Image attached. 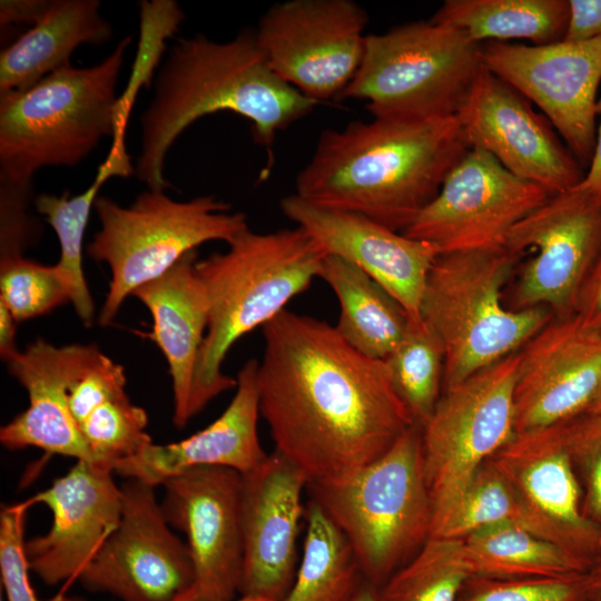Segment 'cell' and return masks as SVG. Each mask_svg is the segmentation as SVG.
I'll return each instance as SVG.
<instances>
[{
    "label": "cell",
    "mask_w": 601,
    "mask_h": 601,
    "mask_svg": "<svg viewBox=\"0 0 601 601\" xmlns=\"http://www.w3.org/2000/svg\"><path fill=\"white\" fill-rule=\"evenodd\" d=\"M263 335L260 415L308 484L349 480L415 425L384 361L356 351L335 326L285 309Z\"/></svg>",
    "instance_id": "1"
},
{
    "label": "cell",
    "mask_w": 601,
    "mask_h": 601,
    "mask_svg": "<svg viewBox=\"0 0 601 601\" xmlns=\"http://www.w3.org/2000/svg\"><path fill=\"white\" fill-rule=\"evenodd\" d=\"M469 149L455 116L352 121L321 134L295 194L403 233Z\"/></svg>",
    "instance_id": "2"
},
{
    "label": "cell",
    "mask_w": 601,
    "mask_h": 601,
    "mask_svg": "<svg viewBox=\"0 0 601 601\" xmlns=\"http://www.w3.org/2000/svg\"><path fill=\"white\" fill-rule=\"evenodd\" d=\"M317 104L270 69L255 31H240L227 42L200 33L179 38L157 73L154 97L140 117L141 150L135 174L149 189L171 188L164 174L169 148L188 126L218 111L247 118L254 140L268 151L272 162L277 132Z\"/></svg>",
    "instance_id": "3"
},
{
    "label": "cell",
    "mask_w": 601,
    "mask_h": 601,
    "mask_svg": "<svg viewBox=\"0 0 601 601\" xmlns=\"http://www.w3.org/2000/svg\"><path fill=\"white\" fill-rule=\"evenodd\" d=\"M224 253L197 260L208 298V325L195 371L191 418L237 380L223 373L230 347L265 326L319 277L326 253L300 227L237 235Z\"/></svg>",
    "instance_id": "4"
},
{
    "label": "cell",
    "mask_w": 601,
    "mask_h": 601,
    "mask_svg": "<svg viewBox=\"0 0 601 601\" xmlns=\"http://www.w3.org/2000/svg\"><path fill=\"white\" fill-rule=\"evenodd\" d=\"M131 40L95 66L70 63L28 89L0 93V181L32 187L39 169L77 166L114 136L116 86Z\"/></svg>",
    "instance_id": "5"
},
{
    "label": "cell",
    "mask_w": 601,
    "mask_h": 601,
    "mask_svg": "<svg viewBox=\"0 0 601 601\" xmlns=\"http://www.w3.org/2000/svg\"><path fill=\"white\" fill-rule=\"evenodd\" d=\"M519 259L502 246L441 253L434 260L420 313L444 349L443 391L519 352L553 317L545 307L503 304Z\"/></svg>",
    "instance_id": "6"
},
{
    "label": "cell",
    "mask_w": 601,
    "mask_h": 601,
    "mask_svg": "<svg viewBox=\"0 0 601 601\" xmlns=\"http://www.w3.org/2000/svg\"><path fill=\"white\" fill-rule=\"evenodd\" d=\"M307 489L347 539L363 578L378 588L431 538L422 428L416 425L349 480Z\"/></svg>",
    "instance_id": "7"
},
{
    "label": "cell",
    "mask_w": 601,
    "mask_h": 601,
    "mask_svg": "<svg viewBox=\"0 0 601 601\" xmlns=\"http://www.w3.org/2000/svg\"><path fill=\"white\" fill-rule=\"evenodd\" d=\"M93 208L100 229L87 253L111 272L100 326L110 325L129 295L166 274L186 254L210 240L228 244L248 228L246 215L230 213V205L215 195L177 201L165 190L149 189L129 207L98 196Z\"/></svg>",
    "instance_id": "8"
},
{
    "label": "cell",
    "mask_w": 601,
    "mask_h": 601,
    "mask_svg": "<svg viewBox=\"0 0 601 601\" xmlns=\"http://www.w3.org/2000/svg\"><path fill=\"white\" fill-rule=\"evenodd\" d=\"M483 63L480 45L432 20L365 37L361 65L338 99L366 101L374 118L455 116Z\"/></svg>",
    "instance_id": "9"
},
{
    "label": "cell",
    "mask_w": 601,
    "mask_h": 601,
    "mask_svg": "<svg viewBox=\"0 0 601 601\" xmlns=\"http://www.w3.org/2000/svg\"><path fill=\"white\" fill-rule=\"evenodd\" d=\"M519 352L443 391L422 427V450L432 508L431 538L452 516L466 486L514 435Z\"/></svg>",
    "instance_id": "10"
},
{
    "label": "cell",
    "mask_w": 601,
    "mask_h": 601,
    "mask_svg": "<svg viewBox=\"0 0 601 601\" xmlns=\"http://www.w3.org/2000/svg\"><path fill=\"white\" fill-rule=\"evenodd\" d=\"M504 246L519 258L533 252L520 269L511 308L572 316L601 248V199L578 185L554 194L509 231Z\"/></svg>",
    "instance_id": "11"
},
{
    "label": "cell",
    "mask_w": 601,
    "mask_h": 601,
    "mask_svg": "<svg viewBox=\"0 0 601 601\" xmlns=\"http://www.w3.org/2000/svg\"><path fill=\"white\" fill-rule=\"evenodd\" d=\"M367 21L352 0H288L263 14L255 36L270 69L319 102L339 97L355 76Z\"/></svg>",
    "instance_id": "12"
},
{
    "label": "cell",
    "mask_w": 601,
    "mask_h": 601,
    "mask_svg": "<svg viewBox=\"0 0 601 601\" xmlns=\"http://www.w3.org/2000/svg\"><path fill=\"white\" fill-rule=\"evenodd\" d=\"M551 196L486 151L470 148L402 234L428 242L441 253L502 247L509 231Z\"/></svg>",
    "instance_id": "13"
},
{
    "label": "cell",
    "mask_w": 601,
    "mask_h": 601,
    "mask_svg": "<svg viewBox=\"0 0 601 601\" xmlns=\"http://www.w3.org/2000/svg\"><path fill=\"white\" fill-rule=\"evenodd\" d=\"M483 66L533 102L583 168L595 145L601 36L543 46L485 42Z\"/></svg>",
    "instance_id": "14"
},
{
    "label": "cell",
    "mask_w": 601,
    "mask_h": 601,
    "mask_svg": "<svg viewBox=\"0 0 601 601\" xmlns=\"http://www.w3.org/2000/svg\"><path fill=\"white\" fill-rule=\"evenodd\" d=\"M121 492L117 528L77 579L122 601H175L195 581L188 546L171 532L155 486L129 479Z\"/></svg>",
    "instance_id": "15"
},
{
    "label": "cell",
    "mask_w": 601,
    "mask_h": 601,
    "mask_svg": "<svg viewBox=\"0 0 601 601\" xmlns=\"http://www.w3.org/2000/svg\"><path fill=\"white\" fill-rule=\"evenodd\" d=\"M455 117L470 148L486 151L514 176L552 195L585 175L545 116L484 66Z\"/></svg>",
    "instance_id": "16"
},
{
    "label": "cell",
    "mask_w": 601,
    "mask_h": 601,
    "mask_svg": "<svg viewBox=\"0 0 601 601\" xmlns=\"http://www.w3.org/2000/svg\"><path fill=\"white\" fill-rule=\"evenodd\" d=\"M160 503L167 523L184 532L194 565L193 601H234L243 562V475L204 466L167 480Z\"/></svg>",
    "instance_id": "17"
},
{
    "label": "cell",
    "mask_w": 601,
    "mask_h": 601,
    "mask_svg": "<svg viewBox=\"0 0 601 601\" xmlns=\"http://www.w3.org/2000/svg\"><path fill=\"white\" fill-rule=\"evenodd\" d=\"M601 391V333L575 316H553L520 351L515 434L587 413Z\"/></svg>",
    "instance_id": "18"
},
{
    "label": "cell",
    "mask_w": 601,
    "mask_h": 601,
    "mask_svg": "<svg viewBox=\"0 0 601 601\" xmlns=\"http://www.w3.org/2000/svg\"><path fill=\"white\" fill-rule=\"evenodd\" d=\"M305 474L278 451L243 475L242 597L282 601L298 566Z\"/></svg>",
    "instance_id": "19"
},
{
    "label": "cell",
    "mask_w": 601,
    "mask_h": 601,
    "mask_svg": "<svg viewBox=\"0 0 601 601\" xmlns=\"http://www.w3.org/2000/svg\"><path fill=\"white\" fill-rule=\"evenodd\" d=\"M283 214L326 253L363 270L386 289L408 318L420 307L430 269L441 254L424 240L400 234L362 214L313 205L296 194L280 200Z\"/></svg>",
    "instance_id": "20"
},
{
    "label": "cell",
    "mask_w": 601,
    "mask_h": 601,
    "mask_svg": "<svg viewBox=\"0 0 601 601\" xmlns=\"http://www.w3.org/2000/svg\"><path fill=\"white\" fill-rule=\"evenodd\" d=\"M114 470L99 462L77 461L51 486L27 503L47 505L53 515L50 530L26 542L31 571L47 584L77 579L117 528L122 492Z\"/></svg>",
    "instance_id": "21"
},
{
    "label": "cell",
    "mask_w": 601,
    "mask_h": 601,
    "mask_svg": "<svg viewBox=\"0 0 601 601\" xmlns=\"http://www.w3.org/2000/svg\"><path fill=\"white\" fill-rule=\"evenodd\" d=\"M528 505L588 568L601 531L583 512V494L566 449L564 422L515 434L489 460Z\"/></svg>",
    "instance_id": "22"
},
{
    "label": "cell",
    "mask_w": 601,
    "mask_h": 601,
    "mask_svg": "<svg viewBox=\"0 0 601 601\" xmlns=\"http://www.w3.org/2000/svg\"><path fill=\"white\" fill-rule=\"evenodd\" d=\"M258 363L252 358L243 365L233 400L213 423L179 442L150 443L116 463L114 472L156 487L196 467H227L242 475L256 469L267 456L257 431Z\"/></svg>",
    "instance_id": "23"
},
{
    "label": "cell",
    "mask_w": 601,
    "mask_h": 601,
    "mask_svg": "<svg viewBox=\"0 0 601 601\" xmlns=\"http://www.w3.org/2000/svg\"><path fill=\"white\" fill-rule=\"evenodd\" d=\"M87 348L88 344L56 346L39 337L6 362L27 391L29 405L1 427L4 447L35 446L93 462L68 406V388Z\"/></svg>",
    "instance_id": "24"
},
{
    "label": "cell",
    "mask_w": 601,
    "mask_h": 601,
    "mask_svg": "<svg viewBox=\"0 0 601 601\" xmlns=\"http://www.w3.org/2000/svg\"><path fill=\"white\" fill-rule=\"evenodd\" d=\"M196 263L197 252L193 250L132 293L152 318L151 331L138 334L158 345L169 366L177 427L191 418L195 371L208 325V298Z\"/></svg>",
    "instance_id": "25"
},
{
    "label": "cell",
    "mask_w": 601,
    "mask_h": 601,
    "mask_svg": "<svg viewBox=\"0 0 601 601\" xmlns=\"http://www.w3.org/2000/svg\"><path fill=\"white\" fill-rule=\"evenodd\" d=\"M98 0H52L45 17L0 53V93L24 90L70 65L81 45H102L112 26Z\"/></svg>",
    "instance_id": "26"
},
{
    "label": "cell",
    "mask_w": 601,
    "mask_h": 601,
    "mask_svg": "<svg viewBox=\"0 0 601 601\" xmlns=\"http://www.w3.org/2000/svg\"><path fill=\"white\" fill-rule=\"evenodd\" d=\"M319 277L339 303L337 333L359 353L384 361L408 324L401 304L363 270L336 256L326 255Z\"/></svg>",
    "instance_id": "27"
},
{
    "label": "cell",
    "mask_w": 601,
    "mask_h": 601,
    "mask_svg": "<svg viewBox=\"0 0 601 601\" xmlns=\"http://www.w3.org/2000/svg\"><path fill=\"white\" fill-rule=\"evenodd\" d=\"M431 20L479 45L525 39L543 46L563 40L569 0H446Z\"/></svg>",
    "instance_id": "28"
},
{
    "label": "cell",
    "mask_w": 601,
    "mask_h": 601,
    "mask_svg": "<svg viewBox=\"0 0 601 601\" xmlns=\"http://www.w3.org/2000/svg\"><path fill=\"white\" fill-rule=\"evenodd\" d=\"M460 540L471 577L553 578L584 574L588 570L563 546L514 525L487 526Z\"/></svg>",
    "instance_id": "29"
},
{
    "label": "cell",
    "mask_w": 601,
    "mask_h": 601,
    "mask_svg": "<svg viewBox=\"0 0 601 601\" xmlns=\"http://www.w3.org/2000/svg\"><path fill=\"white\" fill-rule=\"evenodd\" d=\"M305 524L296 575L282 601H347L364 579L351 544L312 499Z\"/></svg>",
    "instance_id": "30"
},
{
    "label": "cell",
    "mask_w": 601,
    "mask_h": 601,
    "mask_svg": "<svg viewBox=\"0 0 601 601\" xmlns=\"http://www.w3.org/2000/svg\"><path fill=\"white\" fill-rule=\"evenodd\" d=\"M500 524L525 529L564 548L555 530L528 505L490 461L483 464L466 486L452 516L436 538L463 539L477 530Z\"/></svg>",
    "instance_id": "31"
},
{
    "label": "cell",
    "mask_w": 601,
    "mask_h": 601,
    "mask_svg": "<svg viewBox=\"0 0 601 601\" xmlns=\"http://www.w3.org/2000/svg\"><path fill=\"white\" fill-rule=\"evenodd\" d=\"M392 385L414 424L423 427L442 394L444 349L432 328L420 318H408L403 338L384 359Z\"/></svg>",
    "instance_id": "32"
},
{
    "label": "cell",
    "mask_w": 601,
    "mask_h": 601,
    "mask_svg": "<svg viewBox=\"0 0 601 601\" xmlns=\"http://www.w3.org/2000/svg\"><path fill=\"white\" fill-rule=\"evenodd\" d=\"M110 177H114L111 171L101 164L83 193L75 197L69 191L60 196L40 194L35 198L37 211L46 217L58 237L60 258L56 266L69 286L70 303L85 326L92 324L95 304L82 268L83 237L98 191Z\"/></svg>",
    "instance_id": "33"
},
{
    "label": "cell",
    "mask_w": 601,
    "mask_h": 601,
    "mask_svg": "<svg viewBox=\"0 0 601 601\" xmlns=\"http://www.w3.org/2000/svg\"><path fill=\"white\" fill-rule=\"evenodd\" d=\"M471 578L460 539L430 538L378 588L381 601H457Z\"/></svg>",
    "instance_id": "34"
},
{
    "label": "cell",
    "mask_w": 601,
    "mask_h": 601,
    "mask_svg": "<svg viewBox=\"0 0 601 601\" xmlns=\"http://www.w3.org/2000/svg\"><path fill=\"white\" fill-rule=\"evenodd\" d=\"M148 415L126 392L95 406L78 424L93 462L112 467L152 443L146 432Z\"/></svg>",
    "instance_id": "35"
},
{
    "label": "cell",
    "mask_w": 601,
    "mask_h": 601,
    "mask_svg": "<svg viewBox=\"0 0 601 601\" xmlns=\"http://www.w3.org/2000/svg\"><path fill=\"white\" fill-rule=\"evenodd\" d=\"M70 300L69 286L56 265L23 255L0 258V302L17 322L48 314Z\"/></svg>",
    "instance_id": "36"
},
{
    "label": "cell",
    "mask_w": 601,
    "mask_h": 601,
    "mask_svg": "<svg viewBox=\"0 0 601 601\" xmlns=\"http://www.w3.org/2000/svg\"><path fill=\"white\" fill-rule=\"evenodd\" d=\"M584 574L522 579L471 577L457 601H588Z\"/></svg>",
    "instance_id": "37"
},
{
    "label": "cell",
    "mask_w": 601,
    "mask_h": 601,
    "mask_svg": "<svg viewBox=\"0 0 601 601\" xmlns=\"http://www.w3.org/2000/svg\"><path fill=\"white\" fill-rule=\"evenodd\" d=\"M564 435L582 487L584 515L601 531V416L583 413L564 422Z\"/></svg>",
    "instance_id": "38"
},
{
    "label": "cell",
    "mask_w": 601,
    "mask_h": 601,
    "mask_svg": "<svg viewBox=\"0 0 601 601\" xmlns=\"http://www.w3.org/2000/svg\"><path fill=\"white\" fill-rule=\"evenodd\" d=\"M26 502L4 505L0 513V572L7 601H41L29 578L24 541Z\"/></svg>",
    "instance_id": "39"
},
{
    "label": "cell",
    "mask_w": 601,
    "mask_h": 601,
    "mask_svg": "<svg viewBox=\"0 0 601 601\" xmlns=\"http://www.w3.org/2000/svg\"><path fill=\"white\" fill-rule=\"evenodd\" d=\"M32 187L0 181V258L22 256L39 228L28 211Z\"/></svg>",
    "instance_id": "40"
},
{
    "label": "cell",
    "mask_w": 601,
    "mask_h": 601,
    "mask_svg": "<svg viewBox=\"0 0 601 601\" xmlns=\"http://www.w3.org/2000/svg\"><path fill=\"white\" fill-rule=\"evenodd\" d=\"M601 36V0H569L563 40L582 41Z\"/></svg>",
    "instance_id": "41"
},
{
    "label": "cell",
    "mask_w": 601,
    "mask_h": 601,
    "mask_svg": "<svg viewBox=\"0 0 601 601\" xmlns=\"http://www.w3.org/2000/svg\"><path fill=\"white\" fill-rule=\"evenodd\" d=\"M574 315L601 333V248L580 292Z\"/></svg>",
    "instance_id": "42"
},
{
    "label": "cell",
    "mask_w": 601,
    "mask_h": 601,
    "mask_svg": "<svg viewBox=\"0 0 601 601\" xmlns=\"http://www.w3.org/2000/svg\"><path fill=\"white\" fill-rule=\"evenodd\" d=\"M52 0H1L0 26L29 24L33 27L47 13Z\"/></svg>",
    "instance_id": "43"
},
{
    "label": "cell",
    "mask_w": 601,
    "mask_h": 601,
    "mask_svg": "<svg viewBox=\"0 0 601 601\" xmlns=\"http://www.w3.org/2000/svg\"><path fill=\"white\" fill-rule=\"evenodd\" d=\"M598 115H601V98L598 100ZM578 186L601 199V120L597 129L592 159Z\"/></svg>",
    "instance_id": "44"
},
{
    "label": "cell",
    "mask_w": 601,
    "mask_h": 601,
    "mask_svg": "<svg viewBox=\"0 0 601 601\" xmlns=\"http://www.w3.org/2000/svg\"><path fill=\"white\" fill-rule=\"evenodd\" d=\"M16 323L10 311L0 302V355L4 362L19 352L16 345Z\"/></svg>",
    "instance_id": "45"
},
{
    "label": "cell",
    "mask_w": 601,
    "mask_h": 601,
    "mask_svg": "<svg viewBox=\"0 0 601 601\" xmlns=\"http://www.w3.org/2000/svg\"><path fill=\"white\" fill-rule=\"evenodd\" d=\"M584 579L588 601H601V540Z\"/></svg>",
    "instance_id": "46"
},
{
    "label": "cell",
    "mask_w": 601,
    "mask_h": 601,
    "mask_svg": "<svg viewBox=\"0 0 601 601\" xmlns=\"http://www.w3.org/2000/svg\"><path fill=\"white\" fill-rule=\"evenodd\" d=\"M347 601H381L378 587L363 579Z\"/></svg>",
    "instance_id": "47"
},
{
    "label": "cell",
    "mask_w": 601,
    "mask_h": 601,
    "mask_svg": "<svg viewBox=\"0 0 601 601\" xmlns=\"http://www.w3.org/2000/svg\"><path fill=\"white\" fill-rule=\"evenodd\" d=\"M175 601H193L191 589L187 591L186 593L181 594L180 597H178ZM234 601H269V600L260 599V598L240 597L239 599L234 600Z\"/></svg>",
    "instance_id": "48"
},
{
    "label": "cell",
    "mask_w": 601,
    "mask_h": 601,
    "mask_svg": "<svg viewBox=\"0 0 601 601\" xmlns=\"http://www.w3.org/2000/svg\"><path fill=\"white\" fill-rule=\"evenodd\" d=\"M587 413H593L601 416V391Z\"/></svg>",
    "instance_id": "49"
},
{
    "label": "cell",
    "mask_w": 601,
    "mask_h": 601,
    "mask_svg": "<svg viewBox=\"0 0 601 601\" xmlns=\"http://www.w3.org/2000/svg\"><path fill=\"white\" fill-rule=\"evenodd\" d=\"M50 601H82V600L77 599V598L66 597V595H58Z\"/></svg>",
    "instance_id": "50"
}]
</instances>
